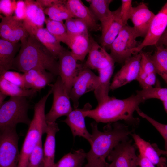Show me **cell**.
<instances>
[{"mask_svg":"<svg viewBox=\"0 0 167 167\" xmlns=\"http://www.w3.org/2000/svg\"><path fill=\"white\" fill-rule=\"evenodd\" d=\"M97 123L95 121L91 123V148L86 153L87 162L84 167H108L109 163L106 158L118 144L128 138L134 131L128 126L117 122L108 123L101 131Z\"/></svg>","mask_w":167,"mask_h":167,"instance_id":"1","label":"cell"},{"mask_svg":"<svg viewBox=\"0 0 167 167\" xmlns=\"http://www.w3.org/2000/svg\"><path fill=\"white\" fill-rule=\"evenodd\" d=\"M115 62L111 63L106 67L98 70L99 83L94 92L98 105L108 101L111 97L109 96V92L111 84L110 79L114 69Z\"/></svg>","mask_w":167,"mask_h":167,"instance_id":"23","label":"cell"},{"mask_svg":"<svg viewBox=\"0 0 167 167\" xmlns=\"http://www.w3.org/2000/svg\"><path fill=\"white\" fill-rule=\"evenodd\" d=\"M29 35L33 36L57 60L58 59L60 54L66 49L61 45V42L46 28H43L36 29Z\"/></svg>","mask_w":167,"mask_h":167,"instance_id":"25","label":"cell"},{"mask_svg":"<svg viewBox=\"0 0 167 167\" xmlns=\"http://www.w3.org/2000/svg\"><path fill=\"white\" fill-rule=\"evenodd\" d=\"M0 92L11 97H23L31 98L35 96L37 91L33 89L22 88L0 77Z\"/></svg>","mask_w":167,"mask_h":167,"instance_id":"29","label":"cell"},{"mask_svg":"<svg viewBox=\"0 0 167 167\" xmlns=\"http://www.w3.org/2000/svg\"><path fill=\"white\" fill-rule=\"evenodd\" d=\"M155 15L143 2L132 7L130 19L138 37H145Z\"/></svg>","mask_w":167,"mask_h":167,"instance_id":"16","label":"cell"},{"mask_svg":"<svg viewBox=\"0 0 167 167\" xmlns=\"http://www.w3.org/2000/svg\"><path fill=\"white\" fill-rule=\"evenodd\" d=\"M66 0H37L36 1L45 9L51 7L54 5L65 2Z\"/></svg>","mask_w":167,"mask_h":167,"instance_id":"44","label":"cell"},{"mask_svg":"<svg viewBox=\"0 0 167 167\" xmlns=\"http://www.w3.org/2000/svg\"><path fill=\"white\" fill-rule=\"evenodd\" d=\"M66 5L74 17L84 21L87 25L88 29L93 31L101 30V26L89 7L86 6L80 0H68Z\"/></svg>","mask_w":167,"mask_h":167,"instance_id":"20","label":"cell"},{"mask_svg":"<svg viewBox=\"0 0 167 167\" xmlns=\"http://www.w3.org/2000/svg\"><path fill=\"white\" fill-rule=\"evenodd\" d=\"M167 27V1L155 15L148 32L143 41L132 50L133 55L142 51L144 47L156 45Z\"/></svg>","mask_w":167,"mask_h":167,"instance_id":"12","label":"cell"},{"mask_svg":"<svg viewBox=\"0 0 167 167\" xmlns=\"http://www.w3.org/2000/svg\"><path fill=\"white\" fill-rule=\"evenodd\" d=\"M86 153L80 149L74 152H70L65 155L53 167H80L82 166L86 159Z\"/></svg>","mask_w":167,"mask_h":167,"instance_id":"31","label":"cell"},{"mask_svg":"<svg viewBox=\"0 0 167 167\" xmlns=\"http://www.w3.org/2000/svg\"><path fill=\"white\" fill-rule=\"evenodd\" d=\"M152 145L160 155H163L167 156V151L160 149L156 143H153Z\"/></svg>","mask_w":167,"mask_h":167,"instance_id":"47","label":"cell"},{"mask_svg":"<svg viewBox=\"0 0 167 167\" xmlns=\"http://www.w3.org/2000/svg\"><path fill=\"white\" fill-rule=\"evenodd\" d=\"M52 93V89L51 88L34 105L33 117L28 126L22 147L17 167H26L31 152L42 139V135L46 133L47 124L45 120V108L47 100Z\"/></svg>","mask_w":167,"mask_h":167,"instance_id":"4","label":"cell"},{"mask_svg":"<svg viewBox=\"0 0 167 167\" xmlns=\"http://www.w3.org/2000/svg\"><path fill=\"white\" fill-rule=\"evenodd\" d=\"M133 27L124 25L111 44L110 54L115 62L124 63L133 55L132 50L139 45Z\"/></svg>","mask_w":167,"mask_h":167,"instance_id":"6","label":"cell"},{"mask_svg":"<svg viewBox=\"0 0 167 167\" xmlns=\"http://www.w3.org/2000/svg\"><path fill=\"white\" fill-rule=\"evenodd\" d=\"M138 165L139 167H155L148 159L139 155L138 156Z\"/></svg>","mask_w":167,"mask_h":167,"instance_id":"45","label":"cell"},{"mask_svg":"<svg viewBox=\"0 0 167 167\" xmlns=\"http://www.w3.org/2000/svg\"><path fill=\"white\" fill-rule=\"evenodd\" d=\"M17 1L15 0H0V13L5 17L12 16L16 8Z\"/></svg>","mask_w":167,"mask_h":167,"instance_id":"40","label":"cell"},{"mask_svg":"<svg viewBox=\"0 0 167 167\" xmlns=\"http://www.w3.org/2000/svg\"><path fill=\"white\" fill-rule=\"evenodd\" d=\"M145 101L137 94L123 99L111 97L98 105L95 109L86 111L85 114L86 117L93 119L97 123H108L123 120L135 127L139 124V120L134 117V113L139 108L140 104Z\"/></svg>","mask_w":167,"mask_h":167,"instance_id":"3","label":"cell"},{"mask_svg":"<svg viewBox=\"0 0 167 167\" xmlns=\"http://www.w3.org/2000/svg\"><path fill=\"white\" fill-rule=\"evenodd\" d=\"M29 34L23 21L15 19L13 16L2 17L0 23L1 38L13 43L27 38Z\"/></svg>","mask_w":167,"mask_h":167,"instance_id":"14","label":"cell"},{"mask_svg":"<svg viewBox=\"0 0 167 167\" xmlns=\"http://www.w3.org/2000/svg\"><path fill=\"white\" fill-rule=\"evenodd\" d=\"M159 100L162 101H167V96L161 97L159 98Z\"/></svg>","mask_w":167,"mask_h":167,"instance_id":"50","label":"cell"},{"mask_svg":"<svg viewBox=\"0 0 167 167\" xmlns=\"http://www.w3.org/2000/svg\"><path fill=\"white\" fill-rule=\"evenodd\" d=\"M140 70L148 75L153 72L156 73L151 52H145L142 51Z\"/></svg>","mask_w":167,"mask_h":167,"instance_id":"39","label":"cell"},{"mask_svg":"<svg viewBox=\"0 0 167 167\" xmlns=\"http://www.w3.org/2000/svg\"><path fill=\"white\" fill-rule=\"evenodd\" d=\"M19 139L16 127L0 131V167H17Z\"/></svg>","mask_w":167,"mask_h":167,"instance_id":"7","label":"cell"},{"mask_svg":"<svg viewBox=\"0 0 167 167\" xmlns=\"http://www.w3.org/2000/svg\"><path fill=\"white\" fill-rule=\"evenodd\" d=\"M66 1L64 2L56 4L45 9V14L51 19L58 21H63L74 18L66 5Z\"/></svg>","mask_w":167,"mask_h":167,"instance_id":"33","label":"cell"},{"mask_svg":"<svg viewBox=\"0 0 167 167\" xmlns=\"http://www.w3.org/2000/svg\"><path fill=\"white\" fill-rule=\"evenodd\" d=\"M156 49L152 55L156 74H158L167 84V50L162 45H156Z\"/></svg>","mask_w":167,"mask_h":167,"instance_id":"30","label":"cell"},{"mask_svg":"<svg viewBox=\"0 0 167 167\" xmlns=\"http://www.w3.org/2000/svg\"><path fill=\"white\" fill-rule=\"evenodd\" d=\"M82 167V166H81V167Z\"/></svg>","mask_w":167,"mask_h":167,"instance_id":"52","label":"cell"},{"mask_svg":"<svg viewBox=\"0 0 167 167\" xmlns=\"http://www.w3.org/2000/svg\"><path fill=\"white\" fill-rule=\"evenodd\" d=\"M0 77L14 84L26 89L23 74L8 71L1 74Z\"/></svg>","mask_w":167,"mask_h":167,"instance_id":"38","label":"cell"},{"mask_svg":"<svg viewBox=\"0 0 167 167\" xmlns=\"http://www.w3.org/2000/svg\"><path fill=\"white\" fill-rule=\"evenodd\" d=\"M124 26L121 16L120 7L112 11L110 19L101 26V43L106 50L110 49V46Z\"/></svg>","mask_w":167,"mask_h":167,"instance_id":"17","label":"cell"},{"mask_svg":"<svg viewBox=\"0 0 167 167\" xmlns=\"http://www.w3.org/2000/svg\"><path fill=\"white\" fill-rule=\"evenodd\" d=\"M91 46L88 58L84 64L86 67L98 70L115 62L106 50L90 37Z\"/></svg>","mask_w":167,"mask_h":167,"instance_id":"19","label":"cell"},{"mask_svg":"<svg viewBox=\"0 0 167 167\" xmlns=\"http://www.w3.org/2000/svg\"><path fill=\"white\" fill-rule=\"evenodd\" d=\"M25 88L40 90L54 81L55 76L46 70L32 69L24 73Z\"/></svg>","mask_w":167,"mask_h":167,"instance_id":"21","label":"cell"},{"mask_svg":"<svg viewBox=\"0 0 167 167\" xmlns=\"http://www.w3.org/2000/svg\"><path fill=\"white\" fill-rule=\"evenodd\" d=\"M26 7L24 1H17L16 8L14 17L16 19L23 21L26 15Z\"/></svg>","mask_w":167,"mask_h":167,"instance_id":"42","label":"cell"},{"mask_svg":"<svg viewBox=\"0 0 167 167\" xmlns=\"http://www.w3.org/2000/svg\"><path fill=\"white\" fill-rule=\"evenodd\" d=\"M99 81V76L83 64L69 94L75 109L79 106L80 97L88 92L94 91L98 86Z\"/></svg>","mask_w":167,"mask_h":167,"instance_id":"10","label":"cell"},{"mask_svg":"<svg viewBox=\"0 0 167 167\" xmlns=\"http://www.w3.org/2000/svg\"><path fill=\"white\" fill-rule=\"evenodd\" d=\"M142 51L124 62L121 68L115 75L110 90H114L136 80L140 70Z\"/></svg>","mask_w":167,"mask_h":167,"instance_id":"13","label":"cell"},{"mask_svg":"<svg viewBox=\"0 0 167 167\" xmlns=\"http://www.w3.org/2000/svg\"><path fill=\"white\" fill-rule=\"evenodd\" d=\"M156 73L153 72L148 74L140 85L142 89H148L152 87L156 82Z\"/></svg>","mask_w":167,"mask_h":167,"instance_id":"43","label":"cell"},{"mask_svg":"<svg viewBox=\"0 0 167 167\" xmlns=\"http://www.w3.org/2000/svg\"><path fill=\"white\" fill-rule=\"evenodd\" d=\"M42 139L38 142L29 157L26 167H44Z\"/></svg>","mask_w":167,"mask_h":167,"instance_id":"35","label":"cell"},{"mask_svg":"<svg viewBox=\"0 0 167 167\" xmlns=\"http://www.w3.org/2000/svg\"><path fill=\"white\" fill-rule=\"evenodd\" d=\"M30 105L27 98L11 97L0 105V130L16 127L19 123L28 126L31 121L28 112Z\"/></svg>","mask_w":167,"mask_h":167,"instance_id":"5","label":"cell"},{"mask_svg":"<svg viewBox=\"0 0 167 167\" xmlns=\"http://www.w3.org/2000/svg\"><path fill=\"white\" fill-rule=\"evenodd\" d=\"M136 111L139 116L146 119L160 133L165 141V150L167 151V124H162L157 121L145 113L139 108Z\"/></svg>","mask_w":167,"mask_h":167,"instance_id":"37","label":"cell"},{"mask_svg":"<svg viewBox=\"0 0 167 167\" xmlns=\"http://www.w3.org/2000/svg\"><path fill=\"white\" fill-rule=\"evenodd\" d=\"M26 7L24 25L29 34L36 29L43 28L45 17L44 9L36 1L24 0Z\"/></svg>","mask_w":167,"mask_h":167,"instance_id":"18","label":"cell"},{"mask_svg":"<svg viewBox=\"0 0 167 167\" xmlns=\"http://www.w3.org/2000/svg\"><path fill=\"white\" fill-rule=\"evenodd\" d=\"M59 60V76L64 89L69 95L73 83L83 66L79 64L71 51L65 49L60 54Z\"/></svg>","mask_w":167,"mask_h":167,"instance_id":"11","label":"cell"},{"mask_svg":"<svg viewBox=\"0 0 167 167\" xmlns=\"http://www.w3.org/2000/svg\"><path fill=\"white\" fill-rule=\"evenodd\" d=\"M90 37L87 33L70 38L68 47L71 49L72 54L78 61L84 60L88 54L91 46Z\"/></svg>","mask_w":167,"mask_h":167,"instance_id":"27","label":"cell"},{"mask_svg":"<svg viewBox=\"0 0 167 167\" xmlns=\"http://www.w3.org/2000/svg\"><path fill=\"white\" fill-rule=\"evenodd\" d=\"M7 96L6 95L0 92V105L5 101H4Z\"/></svg>","mask_w":167,"mask_h":167,"instance_id":"48","label":"cell"},{"mask_svg":"<svg viewBox=\"0 0 167 167\" xmlns=\"http://www.w3.org/2000/svg\"><path fill=\"white\" fill-rule=\"evenodd\" d=\"M46 29L58 40L69 46L70 39L67 33L65 23L45 18Z\"/></svg>","mask_w":167,"mask_h":167,"instance_id":"32","label":"cell"},{"mask_svg":"<svg viewBox=\"0 0 167 167\" xmlns=\"http://www.w3.org/2000/svg\"><path fill=\"white\" fill-rule=\"evenodd\" d=\"M137 147L128 138L118 144L107 157L108 167H138Z\"/></svg>","mask_w":167,"mask_h":167,"instance_id":"9","label":"cell"},{"mask_svg":"<svg viewBox=\"0 0 167 167\" xmlns=\"http://www.w3.org/2000/svg\"><path fill=\"white\" fill-rule=\"evenodd\" d=\"M132 0H122L120 8V14L124 25L127 24L130 19L131 13L132 8Z\"/></svg>","mask_w":167,"mask_h":167,"instance_id":"41","label":"cell"},{"mask_svg":"<svg viewBox=\"0 0 167 167\" xmlns=\"http://www.w3.org/2000/svg\"><path fill=\"white\" fill-rule=\"evenodd\" d=\"M164 46H165V48L167 50V45H165Z\"/></svg>","mask_w":167,"mask_h":167,"instance_id":"51","label":"cell"},{"mask_svg":"<svg viewBox=\"0 0 167 167\" xmlns=\"http://www.w3.org/2000/svg\"><path fill=\"white\" fill-rule=\"evenodd\" d=\"M162 103L164 108V109L167 114V101H162Z\"/></svg>","mask_w":167,"mask_h":167,"instance_id":"49","label":"cell"},{"mask_svg":"<svg viewBox=\"0 0 167 167\" xmlns=\"http://www.w3.org/2000/svg\"><path fill=\"white\" fill-rule=\"evenodd\" d=\"M131 136L138 149L140 155L148 159L157 167H167L166 158L161 157L152 144L134 132L131 134Z\"/></svg>","mask_w":167,"mask_h":167,"instance_id":"22","label":"cell"},{"mask_svg":"<svg viewBox=\"0 0 167 167\" xmlns=\"http://www.w3.org/2000/svg\"><path fill=\"white\" fill-rule=\"evenodd\" d=\"M46 137L43 147L44 158V167H53L55 151V135L59 130L55 122L47 123Z\"/></svg>","mask_w":167,"mask_h":167,"instance_id":"26","label":"cell"},{"mask_svg":"<svg viewBox=\"0 0 167 167\" xmlns=\"http://www.w3.org/2000/svg\"><path fill=\"white\" fill-rule=\"evenodd\" d=\"M92 106L89 103H86L82 108H76L67 116L66 119L62 121L69 127L73 137H82L86 139L90 144L92 135L87 130L85 118V112L91 109Z\"/></svg>","mask_w":167,"mask_h":167,"instance_id":"15","label":"cell"},{"mask_svg":"<svg viewBox=\"0 0 167 167\" xmlns=\"http://www.w3.org/2000/svg\"><path fill=\"white\" fill-rule=\"evenodd\" d=\"M21 46L15 57L12 69L23 73L32 69L48 71L59 75V62L33 35L21 41Z\"/></svg>","mask_w":167,"mask_h":167,"instance_id":"2","label":"cell"},{"mask_svg":"<svg viewBox=\"0 0 167 167\" xmlns=\"http://www.w3.org/2000/svg\"><path fill=\"white\" fill-rule=\"evenodd\" d=\"M21 43H13L0 39V74L12 69L14 60L20 49Z\"/></svg>","mask_w":167,"mask_h":167,"instance_id":"24","label":"cell"},{"mask_svg":"<svg viewBox=\"0 0 167 167\" xmlns=\"http://www.w3.org/2000/svg\"><path fill=\"white\" fill-rule=\"evenodd\" d=\"M69 38L83 34L88 33V28L84 21L78 18H72L66 20L65 23Z\"/></svg>","mask_w":167,"mask_h":167,"instance_id":"34","label":"cell"},{"mask_svg":"<svg viewBox=\"0 0 167 167\" xmlns=\"http://www.w3.org/2000/svg\"><path fill=\"white\" fill-rule=\"evenodd\" d=\"M52 89L53 101L49 111L45 114L47 123H54L59 118L67 116L73 110L70 98L64 89L60 77L58 76L53 84Z\"/></svg>","mask_w":167,"mask_h":167,"instance_id":"8","label":"cell"},{"mask_svg":"<svg viewBox=\"0 0 167 167\" xmlns=\"http://www.w3.org/2000/svg\"><path fill=\"white\" fill-rule=\"evenodd\" d=\"M112 0H86L89 4V8L97 20L101 25L107 22L111 18L112 11L109 9Z\"/></svg>","mask_w":167,"mask_h":167,"instance_id":"28","label":"cell"},{"mask_svg":"<svg viewBox=\"0 0 167 167\" xmlns=\"http://www.w3.org/2000/svg\"><path fill=\"white\" fill-rule=\"evenodd\" d=\"M154 87L148 89H142L136 91V94L139 95L145 101L150 99H159L161 97L167 96V88H162L158 80Z\"/></svg>","mask_w":167,"mask_h":167,"instance_id":"36","label":"cell"},{"mask_svg":"<svg viewBox=\"0 0 167 167\" xmlns=\"http://www.w3.org/2000/svg\"><path fill=\"white\" fill-rule=\"evenodd\" d=\"M156 45H162L164 46L167 45V28L160 38Z\"/></svg>","mask_w":167,"mask_h":167,"instance_id":"46","label":"cell"}]
</instances>
